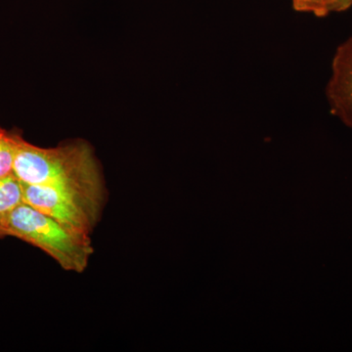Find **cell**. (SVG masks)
Masks as SVG:
<instances>
[{
  "label": "cell",
  "instance_id": "1",
  "mask_svg": "<svg viewBox=\"0 0 352 352\" xmlns=\"http://www.w3.org/2000/svg\"><path fill=\"white\" fill-rule=\"evenodd\" d=\"M13 173L28 185H43L75 200L98 222L105 190L94 152L85 142L41 148L19 136Z\"/></svg>",
  "mask_w": 352,
  "mask_h": 352
},
{
  "label": "cell",
  "instance_id": "2",
  "mask_svg": "<svg viewBox=\"0 0 352 352\" xmlns=\"http://www.w3.org/2000/svg\"><path fill=\"white\" fill-rule=\"evenodd\" d=\"M6 232L43 250L66 271L83 272L94 252L90 235L71 230L25 203L9 217Z\"/></svg>",
  "mask_w": 352,
  "mask_h": 352
},
{
  "label": "cell",
  "instance_id": "3",
  "mask_svg": "<svg viewBox=\"0 0 352 352\" xmlns=\"http://www.w3.org/2000/svg\"><path fill=\"white\" fill-rule=\"evenodd\" d=\"M24 186V201L38 212L52 217L67 228L90 235L97 221L69 197L43 185Z\"/></svg>",
  "mask_w": 352,
  "mask_h": 352
},
{
  "label": "cell",
  "instance_id": "4",
  "mask_svg": "<svg viewBox=\"0 0 352 352\" xmlns=\"http://www.w3.org/2000/svg\"><path fill=\"white\" fill-rule=\"evenodd\" d=\"M332 65L327 87L331 111L352 129V36L340 44Z\"/></svg>",
  "mask_w": 352,
  "mask_h": 352
},
{
  "label": "cell",
  "instance_id": "5",
  "mask_svg": "<svg viewBox=\"0 0 352 352\" xmlns=\"http://www.w3.org/2000/svg\"><path fill=\"white\" fill-rule=\"evenodd\" d=\"M24 203L23 183L14 175L0 178V229L6 237L9 217Z\"/></svg>",
  "mask_w": 352,
  "mask_h": 352
},
{
  "label": "cell",
  "instance_id": "6",
  "mask_svg": "<svg viewBox=\"0 0 352 352\" xmlns=\"http://www.w3.org/2000/svg\"><path fill=\"white\" fill-rule=\"evenodd\" d=\"M19 136L0 127V178L14 175V161Z\"/></svg>",
  "mask_w": 352,
  "mask_h": 352
},
{
  "label": "cell",
  "instance_id": "7",
  "mask_svg": "<svg viewBox=\"0 0 352 352\" xmlns=\"http://www.w3.org/2000/svg\"><path fill=\"white\" fill-rule=\"evenodd\" d=\"M293 8L300 13L326 17L333 12V0H292Z\"/></svg>",
  "mask_w": 352,
  "mask_h": 352
},
{
  "label": "cell",
  "instance_id": "8",
  "mask_svg": "<svg viewBox=\"0 0 352 352\" xmlns=\"http://www.w3.org/2000/svg\"><path fill=\"white\" fill-rule=\"evenodd\" d=\"M352 7V0H333V12H342Z\"/></svg>",
  "mask_w": 352,
  "mask_h": 352
},
{
  "label": "cell",
  "instance_id": "9",
  "mask_svg": "<svg viewBox=\"0 0 352 352\" xmlns=\"http://www.w3.org/2000/svg\"><path fill=\"white\" fill-rule=\"evenodd\" d=\"M4 237H6V236H4L3 232H2L1 229H0V239H1V238H4Z\"/></svg>",
  "mask_w": 352,
  "mask_h": 352
}]
</instances>
